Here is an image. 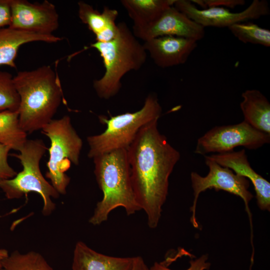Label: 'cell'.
<instances>
[{"mask_svg":"<svg viewBox=\"0 0 270 270\" xmlns=\"http://www.w3.org/2000/svg\"><path fill=\"white\" fill-rule=\"evenodd\" d=\"M174 6L204 28H228L234 24L256 20L270 14L268 4L266 0H254L248 8L238 12H232L222 7L199 9L188 0H176Z\"/></svg>","mask_w":270,"mask_h":270,"instance_id":"10","label":"cell"},{"mask_svg":"<svg viewBox=\"0 0 270 270\" xmlns=\"http://www.w3.org/2000/svg\"><path fill=\"white\" fill-rule=\"evenodd\" d=\"M162 107L156 95L149 94L142 107L134 112H126L108 118L99 116L100 122L106 124L102 134L88 136V156L90 158L119 149H127L140 129L162 114Z\"/></svg>","mask_w":270,"mask_h":270,"instance_id":"5","label":"cell"},{"mask_svg":"<svg viewBox=\"0 0 270 270\" xmlns=\"http://www.w3.org/2000/svg\"><path fill=\"white\" fill-rule=\"evenodd\" d=\"M207 156L220 166L249 180L253 184L258 207L270 211V183L252 168L244 150Z\"/></svg>","mask_w":270,"mask_h":270,"instance_id":"14","label":"cell"},{"mask_svg":"<svg viewBox=\"0 0 270 270\" xmlns=\"http://www.w3.org/2000/svg\"><path fill=\"white\" fill-rule=\"evenodd\" d=\"M204 158L205 162L209 168L208 174L202 176L192 172L190 174L194 195L193 204L190 208L192 213L190 222L196 228L198 227L196 216L198 199L200 194L207 189L214 188L216 191L222 190L240 197L244 202L248 212V203L253 198V195L248 190L250 186L248 179L234 174L228 168L220 166L207 156H204Z\"/></svg>","mask_w":270,"mask_h":270,"instance_id":"9","label":"cell"},{"mask_svg":"<svg viewBox=\"0 0 270 270\" xmlns=\"http://www.w3.org/2000/svg\"><path fill=\"white\" fill-rule=\"evenodd\" d=\"M240 108L245 122L258 130L270 134V104L257 90H248L242 94Z\"/></svg>","mask_w":270,"mask_h":270,"instance_id":"18","label":"cell"},{"mask_svg":"<svg viewBox=\"0 0 270 270\" xmlns=\"http://www.w3.org/2000/svg\"><path fill=\"white\" fill-rule=\"evenodd\" d=\"M10 150L8 146L0 144V182L13 178L17 174L8 161V156Z\"/></svg>","mask_w":270,"mask_h":270,"instance_id":"24","label":"cell"},{"mask_svg":"<svg viewBox=\"0 0 270 270\" xmlns=\"http://www.w3.org/2000/svg\"><path fill=\"white\" fill-rule=\"evenodd\" d=\"M2 264L3 270H54L42 256L34 251L26 254L14 251Z\"/></svg>","mask_w":270,"mask_h":270,"instance_id":"21","label":"cell"},{"mask_svg":"<svg viewBox=\"0 0 270 270\" xmlns=\"http://www.w3.org/2000/svg\"><path fill=\"white\" fill-rule=\"evenodd\" d=\"M20 102V124L27 134L42 130L55 114L63 98L58 75L50 66L18 72L13 77Z\"/></svg>","mask_w":270,"mask_h":270,"instance_id":"2","label":"cell"},{"mask_svg":"<svg viewBox=\"0 0 270 270\" xmlns=\"http://www.w3.org/2000/svg\"><path fill=\"white\" fill-rule=\"evenodd\" d=\"M194 4L200 6L202 9L212 7H222L234 8L238 6H243L246 2L244 0H192Z\"/></svg>","mask_w":270,"mask_h":270,"instance_id":"25","label":"cell"},{"mask_svg":"<svg viewBox=\"0 0 270 270\" xmlns=\"http://www.w3.org/2000/svg\"><path fill=\"white\" fill-rule=\"evenodd\" d=\"M62 38L54 34L44 35L6 27L0 28V66L16 68L15 59L19 48L24 44L42 42L55 43Z\"/></svg>","mask_w":270,"mask_h":270,"instance_id":"17","label":"cell"},{"mask_svg":"<svg viewBox=\"0 0 270 270\" xmlns=\"http://www.w3.org/2000/svg\"><path fill=\"white\" fill-rule=\"evenodd\" d=\"M20 99L10 74L0 72V112L18 110Z\"/></svg>","mask_w":270,"mask_h":270,"instance_id":"23","label":"cell"},{"mask_svg":"<svg viewBox=\"0 0 270 270\" xmlns=\"http://www.w3.org/2000/svg\"><path fill=\"white\" fill-rule=\"evenodd\" d=\"M0 270H3L2 268L0 269Z\"/></svg>","mask_w":270,"mask_h":270,"instance_id":"30","label":"cell"},{"mask_svg":"<svg viewBox=\"0 0 270 270\" xmlns=\"http://www.w3.org/2000/svg\"><path fill=\"white\" fill-rule=\"evenodd\" d=\"M11 21L8 27L44 35L53 34L59 26V16L55 6L44 0L31 2L10 0Z\"/></svg>","mask_w":270,"mask_h":270,"instance_id":"11","label":"cell"},{"mask_svg":"<svg viewBox=\"0 0 270 270\" xmlns=\"http://www.w3.org/2000/svg\"><path fill=\"white\" fill-rule=\"evenodd\" d=\"M228 28L236 38L244 43L270 46V30L256 24L250 22H239Z\"/></svg>","mask_w":270,"mask_h":270,"instance_id":"22","label":"cell"},{"mask_svg":"<svg viewBox=\"0 0 270 270\" xmlns=\"http://www.w3.org/2000/svg\"><path fill=\"white\" fill-rule=\"evenodd\" d=\"M134 36L144 42L162 36H175L194 40L203 38L204 28L174 6L167 8L151 24L140 29L133 30Z\"/></svg>","mask_w":270,"mask_h":270,"instance_id":"12","label":"cell"},{"mask_svg":"<svg viewBox=\"0 0 270 270\" xmlns=\"http://www.w3.org/2000/svg\"><path fill=\"white\" fill-rule=\"evenodd\" d=\"M270 142V134L243 121L236 124L213 128L198 139L195 152L202 155L226 153L240 146L256 150Z\"/></svg>","mask_w":270,"mask_h":270,"instance_id":"8","label":"cell"},{"mask_svg":"<svg viewBox=\"0 0 270 270\" xmlns=\"http://www.w3.org/2000/svg\"><path fill=\"white\" fill-rule=\"evenodd\" d=\"M46 150L42 140H28L18 154H12L20 161L22 170L13 178L0 182V188L9 200L18 199L28 192L38 194L43 200L42 213L49 216L56 208L52 198L60 194L42 176L40 163Z\"/></svg>","mask_w":270,"mask_h":270,"instance_id":"6","label":"cell"},{"mask_svg":"<svg viewBox=\"0 0 270 270\" xmlns=\"http://www.w3.org/2000/svg\"><path fill=\"white\" fill-rule=\"evenodd\" d=\"M42 130L50 141L46 176L60 194H64L70 182V178L65 172L71 163L78 164L82 140L68 116L52 119Z\"/></svg>","mask_w":270,"mask_h":270,"instance_id":"7","label":"cell"},{"mask_svg":"<svg viewBox=\"0 0 270 270\" xmlns=\"http://www.w3.org/2000/svg\"><path fill=\"white\" fill-rule=\"evenodd\" d=\"M78 5L80 19L95 35L96 42H108L116 36L118 29L116 22L118 16L116 10L104 6L100 12L83 1L78 2Z\"/></svg>","mask_w":270,"mask_h":270,"instance_id":"16","label":"cell"},{"mask_svg":"<svg viewBox=\"0 0 270 270\" xmlns=\"http://www.w3.org/2000/svg\"><path fill=\"white\" fill-rule=\"evenodd\" d=\"M94 173L103 193L89 220L93 225L106 221L113 210L124 208L129 216L141 210L132 189L126 149L106 152L92 158Z\"/></svg>","mask_w":270,"mask_h":270,"instance_id":"3","label":"cell"},{"mask_svg":"<svg viewBox=\"0 0 270 270\" xmlns=\"http://www.w3.org/2000/svg\"><path fill=\"white\" fill-rule=\"evenodd\" d=\"M197 46L194 40L175 36H159L143 44L154 63L162 68L184 64Z\"/></svg>","mask_w":270,"mask_h":270,"instance_id":"13","label":"cell"},{"mask_svg":"<svg viewBox=\"0 0 270 270\" xmlns=\"http://www.w3.org/2000/svg\"><path fill=\"white\" fill-rule=\"evenodd\" d=\"M155 120L142 127L126 149L136 200L150 228L157 227L168 190V179L180 152L158 128Z\"/></svg>","mask_w":270,"mask_h":270,"instance_id":"1","label":"cell"},{"mask_svg":"<svg viewBox=\"0 0 270 270\" xmlns=\"http://www.w3.org/2000/svg\"><path fill=\"white\" fill-rule=\"evenodd\" d=\"M118 33L112 40L96 42L88 48L100 54L105 68L103 76L93 82V87L100 98L108 100L116 96L122 87L121 80L128 72L140 70L146 62L147 52L124 22L118 24Z\"/></svg>","mask_w":270,"mask_h":270,"instance_id":"4","label":"cell"},{"mask_svg":"<svg viewBox=\"0 0 270 270\" xmlns=\"http://www.w3.org/2000/svg\"><path fill=\"white\" fill-rule=\"evenodd\" d=\"M10 21V0H0V28L9 26Z\"/></svg>","mask_w":270,"mask_h":270,"instance_id":"27","label":"cell"},{"mask_svg":"<svg viewBox=\"0 0 270 270\" xmlns=\"http://www.w3.org/2000/svg\"><path fill=\"white\" fill-rule=\"evenodd\" d=\"M134 257H115L92 249L78 242L74 251L72 270H132Z\"/></svg>","mask_w":270,"mask_h":270,"instance_id":"15","label":"cell"},{"mask_svg":"<svg viewBox=\"0 0 270 270\" xmlns=\"http://www.w3.org/2000/svg\"><path fill=\"white\" fill-rule=\"evenodd\" d=\"M9 255L8 251L4 248L0 249V269L2 268V260Z\"/></svg>","mask_w":270,"mask_h":270,"instance_id":"29","label":"cell"},{"mask_svg":"<svg viewBox=\"0 0 270 270\" xmlns=\"http://www.w3.org/2000/svg\"><path fill=\"white\" fill-rule=\"evenodd\" d=\"M132 270H149L144 259L140 256H134Z\"/></svg>","mask_w":270,"mask_h":270,"instance_id":"28","label":"cell"},{"mask_svg":"<svg viewBox=\"0 0 270 270\" xmlns=\"http://www.w3.org/2000/svg\"><path fill=\"white\" fill-rule=\"evenodd\" d=\"M27 140V133L20 124L18 110L0 112V144L19 152Z\"/></svg>","mask_w":270,"mask_h":270,"instance_id":"20","label":"cell"},{"mask_svg":"<svg viewBox=\"0 0 270 270\" xmlns=\"http://www.w3.org/2000/svg\"><path fill=\"white\" fill-rule=\"evenodd\" d=\"M208 256L202 255L198 258L190 262V266L186 270H208L210 268V263L207 262ZM149 270H172L164 266L162 263L156 262L149 268Z\"/></svg>","mask_w":270,"mask_h":270,"instance_id":"26","label":"cell"},{"mask_svg":"<svg viewBox=\"0 0 270 270\" xmlns=\"http://www.w3.org/2000/svg\"><path fill=\"white\" fill-rule=\"evenodd\" d=\"M176 0H122L120 3L134 22L133 30L154 22Z\"/></svg>","mask_w":270,"mask_h":270,"instance_id":"19","label":"cell"}]
</instances>
